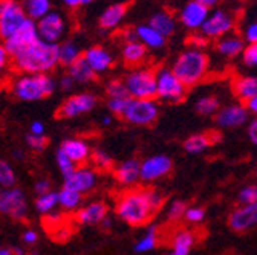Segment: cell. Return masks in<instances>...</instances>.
I'll return each instance as SVG.
<instances>
[{
    "label": "cell",
    "instance_id": "6da1fadb",
    "mask_svg": "<svg viewBox=\"0 0 257 255\" xmlns=\"http://www.w3.org/2000/svg\"><path fill=\"white\" fill-rule=\"evenodd\" d=\"M164 203V196L158 189L131 188L116 199L115 212L125 225L138 228L152 220L155 212Z\"/></svg>",
    "mask_w": 257,
    "mask_h": 255
},
{
    "label": "cell",
    "instance_id": "7a4b0ae2",
    "mask_svg": "<svg viewBox=\"0 0 257 255\" xmlns=\"http://www.w3.org/2000/svg\"><path fill=\"white\" fill-rule=\"evenodd\" d=\"M14 68L22 74H51L58 66V45L37 37L11 55Z\"/></svg>",
    "mask_w": 257,
    "mask_h": 255
},
{
    "label": "cell",
    "instance_id": "3957f363",
    "mask_svg": "<svg viewBox=\"0 0 257 255\" xmlns=\"http://www.w3.org/2000/svg\"><path fill=\"white\" fill-rule=\"evenodd\" d=\"M210 60L208 55L202 49H193L184 51L178 55L173 63L172 71L175 75L184 83L185 87L198 86L208 74Z\"/></svg>",
    "mask_w": 257,
    "mask_h": 255
},
{
    "label": "cell",
    "instance_id": "277c9868",
    "mask_svg": "<svg viewBox=\"0 0 257 255\" xmlns=\"http://www.w3.org/2000/svg\"><path fill=\"white\" fill-rule=\"evenodd\" d=\"M55 90L57 81L49 74H23L13 83V93L25 103L42 101Z\"/></svg>",
    "mask_w": 257,
    "mask_h": 255
},
{
    "label": "cell",
    "instance_id": "5b68a950",
    "mask_svg": "<svg viewBox=\"0 0 257 255\" xmlns=\"http://www.w3.org/2000/svg\"><path fill=\"white\" fill-rule=\"evenodd\" d=\"M131 98H156V71L135 68L122 78Z\"/></svg>",
    "mask_w": 257,
    "mask_h": 255
},
{
    "label": "cell",
    "instance_id": "8992f818",
    "mask_svg": "<svg viewBox=\"0 0 257 255\" xmlns=\"http://www.w3.org/2000/svg\"><path fill=\"white\" fill-rule=\"evenodd\" d=\"M159 106L155 98H131L122 113V119L137 127H149L156 122Z\"/></svg>",
    "mask_w": 257,
    "mask_h": 255
},
{
    "label": "cell",
    "instance_id": "52a82bcc",
    "mask_svg": "<svg viewBox=\"0 0 257 255\" xmlns=\"http://www.w3.org/2000/svg\"><path fill=\"white\" fill-rule=\"evenodd\" d=\"M187 87L169 68L156 71V98L166 103H179L185 97Z\"/></svg>",
    "mask_w": 257,
    "mask_h": 255
},
{
    "label": "cell",
    "instance_id": "ba28073f",
    "mask_svg": "<svg viewBox=\"0 0 257 255\" xmlns=\"http://www.w3.org/2000/svg\"><path fill=\"white\" fill-rule=\"evenodd\" d=\"M28 19L20 0H0V39L11 37Z\"/></svg>",
    "mask_w": 257,
    "mask_h": 255
},
{
    "label": "cell",
    "instance_id": "9c48e42d",
    "mask_svg": "<svg viewBox=\"0 0 257 255\" xmlns=\"http://www.w3.org/2000/svg\"><path fill=\"white\" fill-rule=\"evenodd\" d=\"M37 34L48 43H61L68 34V20L58 11H49L36 22Z\"/></svg>",
    "mask_w": 257,
    "mask_h": 255
},
{
    "label": "cell",
    "instance_id": "30bf717a",
    "mask_svg": "<svg viewBox=\"0 0 257 255\" xmlns=\"http://www.w3.org/2000/svg\"><path fill=\"white\" fill-rule=\"evenodd\" d=\"M28 200L22 188H0V214L22 221L28 217Z\"/></svg>",
    "mask_w": 257,
    "mask_h": 255
},
{
    "label": "cell",
    "instance_id": "8fae6325",
    "mask_svg": "<svg viewBox=\"0 0 257 255\" xmlns=\"http://www.w3.org/2000/svg\"><path fill=\"white\" fill-rule=\"evenodd\" d=\"M96 104H98V98L90 92L74 93L60 104L57 115L64 119H74V118L87 115L96 107Z\"/></svg>",
    "mask_w": 257,
    "mask_h": 255
},
{
    "label": "cell",
    "instance_id": "7c38bea8",
    "mask_svg": "<svg viewBox=\"0 0 257 255\" xmlns=\"http://www.w3.org/2000/svg\"><path fill=\"white\" fill-rule=\"evenodd\" d=\"M63 185L78 191L84 196L98 185V173L93 167L84 164L77 165L68 176L63 177Z\"/></svg>",
    "mask_w": 257,
    "mask_h": 255
},
{
    "label": "cell",
    "instance_id": "4fadbf2b",
    "mask_svg": "<svg viewBox=\"0 0 257 255\" xmlns=\"http://www.w3.org/2000/svg\"><path fill=\"white\" fill-rule=\"evenodd\" d=\"M233 28L234 19L231 14L223 10H214L213 13H208L199 31L207 39H220L222 36L230 34Z\"/></svg>",
    "mask_w": 257,
    "mask_h": 255
},
{
    "label": "cell",
    "instance_id": "5bb4252c",
    "mask_svg": "<svg viewBox=\"0 0 257 255\" xmlns=\"http://www.w3.org/2000/svg\"><path fill=\"white\" fill-rule=\"evenodd\" d=\"M173 168V161L166 154H155L140 162V177L143 182L150 183L166 177Z\"/></svg>",
    "mask_w": 257,
    "mask_h": 255
},
{
    "label": "cell",
    "instance_id": "9a60e30c",
    "mask_svg": "<svg viewBox=\"0 0 257 255\" xmlns=\"http://www.w3.org/2000/svg\"><path fill=\"white\" fill-rule=\"evenodd\" d=\"M83 58L86 60V63L92 68V71L96 75H103L109 72L115 65V58L112 52L104 46L87 48L86 51H83Z\"/></svg>",
    "mask_w": 257,
    "mask_h": 255
},
{
    "label": "cell",
    "instance_id": "2e32d148",
    "mask_svg": "<svg viewBox=\"0 0 257 255\" xmlns=\"http://www.w3.org/2000/svg\"><path fill=\"white\" fill-rule=\"evenodd\" d=\"M109 214V208L101 200H93L81 205L75 211V221L81 226H96Z\"/></svg>",
    "mask_w": 257,
    "mask_h": 255
},
{
    "label": "cell",
    "instance_id": "e0dca14e",
    "mask_svg": "<svg viewBox=\"0 0 257 255\" xmlns=\"http://www.w3.org/2000/svg\"><path fill=\"white\" fill-rule=\"evenodd\" d=\"M228 225L236 232H245L257 226V202L243 203L240 208H236L230 214Z\"/></svg>",
    "mask_w": 257,
    "mask_h": 255
},
{
    "label": "cell",
    "instance_id": "ac0fdd59",
    "mask_svg": "<svg viewBox=\"0 0 257 255\" xmlns=\"http://www.w3.org/2000/svg\"><path fill=\"white\" fill-rule=\"evenodd\" d=\"M37 37H39V34H37L36 22L28 19L11 37H8L7 40H4V45H5L7 51L10 52V55H13L14 52H17L23 46L29 45L31 42H34Z\"/></svg>",
    "mask_w": 257,
    "mask_h": 255
},
{
    "label": "cell",
    "instance_id": "d6986e66",
    "mask_svg": "<svg viewBox=\"0 0 257 255\" xmlns=\"http://www.w3.org/2000/svg\"><path fill=\"white\" fill-rule=\"evenodd\" d=\"M208 13H210V8L204 7L202 4L196 2V0H190V2H187L182 7V10L179 13V20H181L182 26H185L187 29L198 31V29H201Z\"/></svg>",
    "mask_w": 257,
    "mask_h": 255
},
{
    "label": "cell",
    "instance_id": "ffe728a7",
    "mask_svg": "<svg viewBox=\"0 0 257 255\" xmlns=\"http://www.w3.org/2000/svg\"><path fill=\"white\" fill-rule=\"evenodd\" d=\"M248 109L240 104H231L216 112V122L222 129H234L248 121Z\"/></svg>",
    "mask_w": 257,
    "mask_h": 255
},
{
    "label": "cell",
    "instance_id": "44dd1931",
    "mask_svg": "<svg viewBox=\"0 0 257 255\" xmlns=\"http://www.w3.org/2000/svg\"><path fill=\"white\" fill-rule=\"evenodd\" d=\"M60 148L77 165L86 164L90 159V153H92L90 144L83 138H68V139H64L60 144Z\"/></svg>",
    "mask_w": 257,
    "mask_h": 255
},
{
    "label": "cell",
    "instance_id": "7402d4cb",
    "mask_svg": "<svg viewBox=\"0 0 257 255\" xmlns=\"http://www.w3.org/2000/svg\"><path fill=\"white\" fill-rule=\"evenodd\" d=\"M113 177L124 188L135 186L141 180V177H140V161L135 157H131V159H127V161H122L119 165L115 167Z\"/></svg>",
    "mask_w": 257,
    "mask_h": 255
},
{
    "label": "cell",
    "instance_id": "603a6c76",
    "mask_svg": "<svg viewBox=\"0 0 257 255\" xmlns=\"http://www.w3.org/2000/svg\"><path fill=\"white\" fill-rule=\"evenodd\" d=\"M127 10H128V7L125 4H112V5H109L100 14V19H98L100 29H103V31L116 29L122 23L124 17L127 16Z\"/></svg>",
    "mask_w": 257,
    "mask_h": 255
},
{
    "label": "cell",
    "instance_id": "cb8c5ba5",
    "mask_svg": "<svg viewBox=\"0 0 257 255\" xmlns=\"http://www.w3.org/2000/svg\"><path fill=\"white\" fill-rule=\"evenodd\" d=\"M147 57V48L138 40H124L121 46V58L128 66H138Z\"/></svg>",
    "mask_w": 257,
    "mask_h": 255
},
{
    "label": "cell",
    "instance_id": "d4e9b609",
    "mask_svg": "<svg viewBox=\"0 0 257 255\" xmlns=\"http://www.w3.org/2000/svg\"><path fill=\"white\" fill-rule=\"evenodd\" d=\"M135 29V34H137V39L147 48V49H161L166 46V42L167 39L159 34L155 28H152L149 23L147 25H138Z\"/></svg>",
    "mask_w": 257,
    "mask_h": 255
},
{
    "label": "cell",
    "instance_id": "484cf974",
    "mask_svg": "<svg viewBox=\"0 0 257 255\" xmlns=\"http://www.w3.org/2000/svg\"><path fill=\"white\" fill-rule=\"evenodd\" d=\"M149 25L152 28H155L159 34H163L166 39L173 36L175 31H176V20H175V17L169 11H158V13H155L150 17Z\"/></svg>",
    "mask_w": 257,
    "mask_h": 255
},
{
    "label": "cell",
    "instance_id": "4316f807",
    "mask_svg": "<svg viewBox=\"0 0 257 255\" xmlns=\"http://www.w3.org/2000/svg\"><path fill=\"white\" fill-rule=\"evenodd\" d=\"M57 196H58V208H61L64 212H75L83 205V194L64 185L61 186L60 191H57Z\"/></svg>",
    "mask_w": 257,
    "mask_h": 255
},
{
    "label": "cell",
    "instance_id": "83f0119b",
    "mask_svg": "<svg viewBox=\"0 0 257 255\" xmlns=\"http://www.w3.org/2000/svg\"><path fill=\"white\" fill-rule=\"evenodd\" d=\"M68 74L74 78V81L77 84H89L96 77H98V75H96L92 71V68L86 63V60L83 58V55L68 66Z\"/></svg>",
    "mask_w": 257,
    "mask_h": 255
},
{
    "label": "cell",
    "instance_id": "f1b7e54d",
    "mask_svg": "<svg viewBox=\"0 0 257 255\" xmlns=\"http://www.w3.org/2000/svg\"><path fill=\"white\" fill-rule=\"evenodd\" d=\"M196 243V237L190 229H179L172 238V253L173 255H188Z\"/></svg>",
    "mask_w": 257,
    "mask_h": 255
},
{
    "label": "cell",
    "instance_id": "f546056e",
    "mask_svg": "<svg viewBox=\"0 0 257 255\" xmlns=\"http://www.w3.org/2000/svg\"><path fill=\"white\" fill-rule=\"evenodd\" d=\"M245 48V43L243 40L239 37V36H222L216 45V51L223 55V57H228V58H233V57H237L242 54Z\"/></svg>",
    "mask_w": 257,
    "mask_h": 255
},
{
    "label": "cell",
    "instance_id": "4dcf8cb0",
    "mask_svg": "<svg viewBox=\"0 0 257 255\" xmlns=\"http://www.w3.org/2000/svg\"><path fill=\"white\" fill-rule=\"evenodd\" d=\"M81 55L83 51L78 43L72 40H66V42L63 40L61 43H58V65L68 68L71 63L78 60Z\"/></svg>",
    "mask_w": 257,
    "mask_h": 255
},
{
    "label": "cell",
    "instance_id": "1f68e13d",
    "mask_svg": "<svg viewBox=\"0 0 257 255\" xmlns=\"http://www.w3.org/2000/svg\"><path fill=\"white\" fill-rule=\"evenodd\" d=\"M26 16L37 22L52 10V0H20Z\"/></svg>",
    "mask_w": 257,
    "mask_h": 255
},
{
    "label": "cell",
    "instance_id": "d6a6232c",
    "mask_svg": "<svg viewBox=\"0 0 257 255\" xmlns=\"http://www.w3.org/2000/svg\"><path fill=\"white\" fill-rule=\"evenodd\" d=\"M158 241H159V231L156 225H149L147 231L144 232V235L135 243L134 250L137 253H147L152 252L158 247Z\"/></svg>",
    "mask_w": 257,
    "mask_h": 255
},
{
    "label": "cell",
    "instance_id": "836d02e7",
    "mask_svg": "<svg viewBox=\"0 0 257 255\" xmlns=\"http://www.w3.org/2000/svg\"><path fill=\"white\" fill-rule=\"evenodd\" d=\"M233 89L242 101H248L257 95V77H240L234 81Z\"/></svg>",
    "mask_w": 257,
    "mask_h": 255
},
{
    "label": "cell",
    "instance_id": "e575fe53",
    "mask_svg": "<svg viewBox=\"0 0 257 255\" xmlns=\"http://www.w3.org/2000/svg\"><path fill=\"white\" fill-rule=\"evenodd\" d=\"M34 208L39 214L42 215H48L51 212H54L58 208V196L57 191H48V193L39 194L34 200Z\"/></svg>",
    "mask_w": 257,
    "mask_h": 255
},
{
    "label": "cell",
    "instance_id": "d590c367",
    "mask_svg": "<svg viewBox=\"0 0 257 255\" xmlns=\"http://www.w3.org/2000/svg\"><path fill=\"white\" fill-rule=\"evenodd\" d=\"M211 144H213V139L210 138V135L198 133V135H191L190 138L185 139L184 150L188 154H201V153L207 151V148Z\"/></svg>",
    "mask_w": 257,
    "mask_h": 255
},
{
    "label": "cell",
    "instance_id": "8d00e7d4",
    "mask_svg": "<svg viewBox=\"0 0 257 255\" xmlns=\"http://www.w3.org/2000/svg\"><path fill=\"white\" fill-rule=\"evenodd\" d=\"M89 161H92L95 170H100V171H107L113 167V157L103 148L92 150Z\"/></svg>",
    "mask_w": 257,
    "mask_h": 255
},
{
    "label": "cell",
    "instance_id": "74e56055",
    "mask_svg": "<svg viewBox=\"0 0 257 255\" xmlns=\"http://www.w3.org/2000/svg\"><path fill=\"white\" fill-rule=\"evenodd\" d=\"M196 112L202 116H211L216 115V112L219 110V100L213 95H204L196 101Z\"/></svg>",
    "mask_w": 257,
    "mask_h": 255
},
{
    "label": "cell",
    "instance_id": "f35d334b",
    "mask_svg": "<svg viewBox=\"0 0 257 255\" xmlns=\"http://www.w3.org/2000/svg\"><path fill=\"white\" fill-rule=\"evenodd\" d=\"M17 185V174L13 165L5 161V159H0V188H10Z\"/></svg>",
    "mask_w": 257,
    "mask_h": 255
},
{
    "label": "cell",
    "instance_id": "ab89813d",
    "mask_svg": "<svg viewBox=\"0 0 257 255\" xmlns=\"http://www.w3.org/2000/svg\"><path fill=\"white\" fill-rule=\"evenodd\" d=\"M106 97L116 98V97H128L125 84L121 78H112L106 84Z\"/></svg>",
    "mask_w": 257,
    "mask_h": 255
},
{
    "label": "cell",
    "instance_id": "60d3db41",
    "mask_svg": "<svg viewBox=\"0 0 257 255\" xmlns=\"http://www.w3.org/2000/svg\"><path fill=\"white\" fill-rule=\"evenodd\" d=\"M55 162H57L58 171L61 173L63 177H64V176H68V174L77 167V164L72 162L71 159H69L66 154H64V151H63L61 148H58L57 153H55Z\"/></svg>",
    "mask_w": 257,
    "mask_h": 255
},
{
    "label": "cell",
    "instance_id": "b9f144b4",
    "mask_svg": "<svg viewBox=\"0 0 257 255\" xmlns=\"http://www.w3.org/2000/svg\"><path fill=\"white\" fill-rule=\"evenodd\" d=\"M131 100V97H116V98H107V110L115 116H122L125 106Z\"/></svg>",
    "mask_w": 257,
    "mask_h": 255
},
{
    "label": "cell",
    "instance_id": "7bdbcfd3",
    "mask_svg": "<svg viewBox=\"0 0 257 255\" xmlns=\"http://www.w3.org/2000/svg\"><path fill=\"white\" fill-rule=\"evenodd\" d=\"M26 141V145L32 150V151H36V153H40L46 148L48 145V139L45 135H34V133H29L26 135L25 138Z\"/></svg>",
    "mask_w": 257,
    "mask_h": 255
},
{
    "label": "cell",
    "instance_id": "ee69618b",
    "mask_svg": "<svg viewBox=\"0 0 257 255\" xmlns=\"http://www.w3.org/2000/svg\"><path fill=\"white\" fill-rule=\"evenodd\" d=\"M185 208H187V205L182 200H173L169 205V209H167V218H169V221L181 220L184 217Z\"/></svg>",
    "mask_w": 257,
    "mask_h": 255
},
{
    "label": "cell",
    "instance_id": "f6af8a7d",
    "mask_svg": "<svg viewBox=\"0 0 257 255\" xmlns=\"http://www.w3.org/2000/svg\"><path fill=\"white\" fill-rule=\"evenodd\" d=\"M240 55L246 66H257V43H249L248 46H245Z\"/></svg>",
    "mask_w": 257,
    "mask_h": 255
},
{
    "label": "cell",
    "instance_id": "bcb514c9",
    "mask_svg": "<svg viewBox=\"0 0 257 255\" xmlns=\"http://www.w3.org/2000/svg\"><path fill=\"white\" fill-rule=\"evenodd\" d=\"M239 202L242 205L257 202V185H246L245 188H242L239 193Z\"/></svg>",
    "mask_w": 257,
    "mask_h": 255
},
{
    "label": "cell",
    "instance_id": "7dc6e473",
    "mask_svg": "<svg viewBox=\"0 0 257 255\" xmlns=\"http://www.w3.org/2000/svg\"><path fill=\"white\" fill-rule=\"evenodd\" d=\"M184 217L187 221L190 223H201L205 217V211L201 208V206H187L185 208V212H184Z\"/></svg>",
    "mask_w": 257,
    "mask_h": 255
},
{
    "label": "cell",
    "instance_id": "c3c4849f",
    "mask_svg": "<svg viewBox=\"0 0 257 255\" xmlns=\"http://www.w3.org/2000/svg\"><path fill=\"white\" fill-rule=\"evenodd\" d=\"M75 84L77 83L74 81V78L69 74H64L60 77V80L57 83V89H60L61 92H71V90H74Z\"/></svg>",
    "mask_w": 257,
    "mask_h": 255
},
{
    "label": "cell",
    "instance_id": "681fc988",
    "mask_svg": "<svg viewBox=\"0 0 257 255\" xmlns=\"http://www.w3.org/2000/svg\"><path fill=\"white\" fill-rule=\"evenodd\" d=\"M188 46L193 48V49H204L208 43V39L201 33V34H193L190 39H188Z\"/></svg>",
    "mask_w": 257,
    "mask_h": 255
},
{
    "label": "cell",
    "instance_id": "f907efd6",
    "mask_svg": "<svg viewBox=\"0 0 257 255\" xmlns=\"http://www.w3.org/2000/svg\"><path fill=\"white\" fill-rule=\"evenodd\" d=\"M10 63H11V55H10V52L7 51L5 45H0V77H2V75L7 72V69H8V66H10Z\"/></svg>",
    "mask_w": 257,
    "mask_h": 255
},
{
    "label": "cell",
    "instance_id": "816d5d0a",
    "mask_svg": "<svg viewBox=\"0 0 257 255\" xmlns=\"http://www.w3.org/2000/svg\"><path fill=\"white\" fill-rule=\"evenodd\" d=\"M51 189H52V182L49 179H46V177L39 179L34 183V193H36V196L43 194V193H48V191H51Z\"/></svg>",
    "mask_w": 257,
    "mask_h": 255
},
{
    "label": "cell",
    "instance_id": "f5cc1de1",
    "mask_svg": "<svg viewBox=\"0 0 257 255\" xmlns=\"http://www.w3.org/2000/svg\"><path fill=\"white\" fill-rule=\"evenodd\" d=\"M22 241L26 246H34V244H37V241H39V232L34 231V229H26V231H23Z\"/></svg>",
    "mask_w": 257,
    "mask_h": 255
},
{
    "label": "cell",
    "instance_id": "db71d44e",
    "mask_svg": "<svg viewBox=\"0 0 257 255\" xmlns=\"http://www.w3.org/2000/svg\"><path fill=\"white\" fill-rule=\"evenodd\" d=\"M245 40L248 43H257V22L254 23H249L246 28H245Z\"/></svg>",
    "mask_w": 257,
    "mask_h": 255
},
{
    "label": "cell",
    "instance_id": "11a10c76",
    "mask_svg": "<svg viewBox=\"0 0 257 255\" xmlns=\"http://www.w3.org/2000/svg\"><path fill=\"white\" fill-rule=\"evenodd\" d=\"M93 2V0H63V4L71 10H78L81 7H87Z\"/></svg>",
    "mask_w": 257,
    "mask_h": 255
},
{
    "label": "cell",
    "instance_id": "9f6ffc18",
    "mask_svg": "<svg viewBox=\"0 0 257 255\" xmlns=\"http://www.w3.org/2000/svg\"><path fill=\"white\" fill-rule=\"evenodd\" d=\"M248 138L254 145H257V116L248 124Z\"/></svg>",
    "mask_w": 257,
    "mask_h": 255
},
{
    "label": "cell",
    "instance_id": "6f0895ef",
    "mask_svg": "<svg viewBox=\"0 0 257 255\" xmlns=\"http://www.w3.org/2000/svg\"><path fill=\"white\" fill-rule=\"evenodd\" d=\"M29 133L45 135V124L42 121H32V124L29 125Z\"/></svg>",
    "mask_w": 257,
    "mask_h": 255
},
{
    "label": "cell",
    "instance_id": "680465c9",
    "mask_svg": "<svg viewBox=\"0 0 257 255\" xmlns=\"http://www.w3.org/2000/svg\"><path fill=\"white\" fill-rule=\"evenodd\" d=\"M245 103H246L248 112H251V113H254V115L257 116V95H255V97H252L251 100L245 101Z\"/></svg>",
    "mask_w": 257,
    "mask_h": 255
},
{
    "label": "cell",
    "instance_id": "91938a15",
    "mask_svg": "<svg viewBox=\"0 0 257 255\" xmlns=\"http://www.w3.org/2000/svg\"><path fill=\"white\" fill-rule=\"evenodd\" d=\"M11 156L14 157V161L22 162L23 159H25V151H23L22 148H14V150H13V153H11Z\"/></svg>",
    "mask_w": 257,
    "mask_h": 255
},
{
    "label": "cell",
    "instance_id": "94428289",
    "mask_svg": "<svg viewBox=\"0 0 257 255\" xmlns=\"http://www.w3.org/2000/svg\"><path fill=\"white\" fill-rule=\"evenodd\" d=\"M196 2H199V4H202L204 7H207V8H213V7H216L220 0H196Z\"/></svg>",
    "mask_w": 257,
    "mask_h": 255
},
{
    "label": "cell",
    "instance_id": "6125c7cd",
    "mask_svg": "<svg viewBox=\"0 0 257 255\" xmlns=\"http://www.w3.org/2000/svg\"><path fill=\"white\" fill-rule=\"evenodd\" d=\"M11 253H14L13 247H7L4 244H0V255H11Z\"/></svg>",
    "mask_w": 257,
    "mask_h": 255
},
{
    "label": "cell",
    "instance_id": "be15d7a7",
    "mask_svg": "<svg viewBox=\"0 0 257 255\" xmlns=\"http://www.w3.org/2000/svg\"><path fill=\"white\" fill-rule=\"evenodd\" d=\"M101 124H103L104 127L110 125V124H112V116H107V115H106V116H103V118H101Z\"/></svg>",
    "mask_w": 257,
    "mask_h": 255
}]
</instances>
